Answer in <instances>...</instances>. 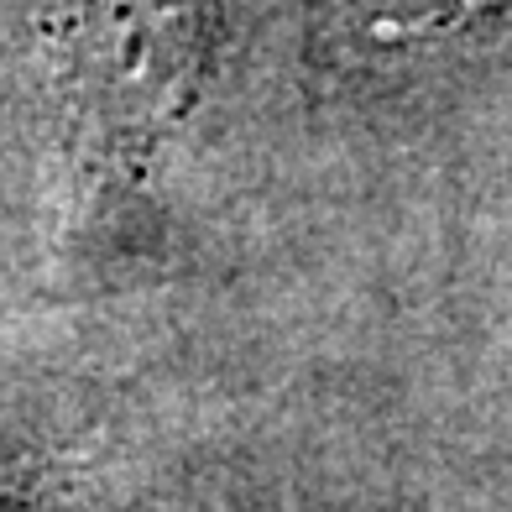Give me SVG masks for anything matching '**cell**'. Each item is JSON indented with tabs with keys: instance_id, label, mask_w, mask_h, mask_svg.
I'll return each instance as SVG.
<instances>
[{
	"instance_id": "1",
	"label": "cell",
	"mask_w": 512,
	"mask_h": 512,
	"mask_svg": "<svg viewBox=\"0 0 512 512\" xmlns=\"http://www.w3.org/2000/svg\"><path fill=\"white\" fill-rule=\"evenodd\" d=\"M225 0H58L53 48L89 168L142 178L199 110Z\"/></svg>"
},
{
	"instance_id": "2",
	"label": "cell",
	"mask_w": 512,
	"mask_h": 512,
	"mask_svg": "<svg viewBox=\"0 0 512 512\" xmlns=\"http://www.w3.org/2000/svg\"><path fill=\"white\" fill-rule=\"evenodd\" d=\"M481 0H377V32H429V27H450Z\"/></svg>"
},
{
	"instance_id": "3",
	"label": "cell",
	"mask_w": 512,
	"mask_h": 512,
	"mask_svg": "<svg viewBox=\"0 0 512 512\" xmlns=\"http://www.w3.org/2000/svg\"><path fill=\"white\" fill-rule=\"evenodd\" d=\"M0 512H27V507H21V502L6 492V486H0Z\"/></svg>"
}]
</instances>
